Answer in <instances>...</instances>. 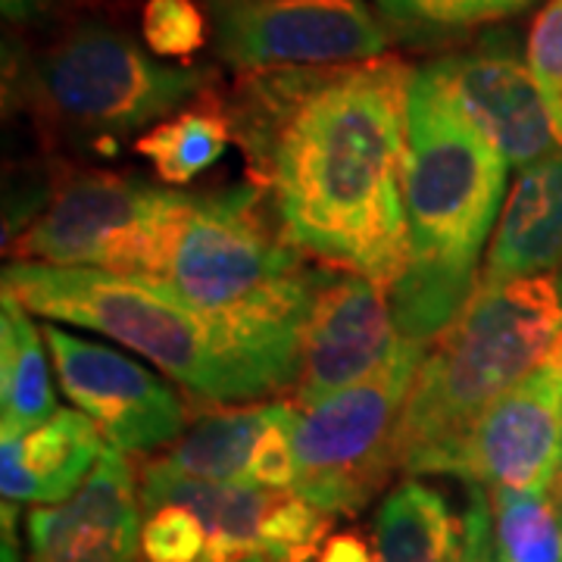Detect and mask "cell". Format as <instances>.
Wrapping results in <instances>:
<instances>
[{"mask_svg": "<svg viewBox=\"0 0 562 562\" xmlns=\"http://www.w3.org/2000/svg\"><path fill=\"white\" fill-rule=\"evenodd\" d=\"M3 294L44 319L101 331L201 401H254L284 391L241 338L157 284L88 266L16 260L3 269Z\"/></svg>", "mask_w": 562, "mask_h": 562, "instance_id": "5", "label": "cell"}, {"mask_svg": "<svg viewBox=\"0 0 562 562\" xmlns=\"http://www.w3.org/2000/svg\"><path fill=\"white\" fill-rule=\"evenodd\" d=\"M372 562H494L487 491L472 484V503L457 516L435 487L403 482L375 516Z\"/></svg>", "mask_w": 562, "mask_h": 562, "instance_id": "15", "label": "cell"}, {"mask_svg": "<svg viewBox=\"0 0 562 562\" xmlns=\"http://www.w3.org/2000/svg\"><path fill=\"white\" fill-rule=\"evenodd\" d=\"M206 528L184 506H160L140 525V557L147 562H201Z\"/></svg>", "mask_w": 562, "mask_h": 562, "instance_id": "27", "label": "cell"}, {"mask_svg": "<svg viewBox=\"0 0 562 562\" xmlns=\"http://www.w3.org/2000/svg\"><path fill=\"white\" fill-rule=\"evenodd\" d=\"M288 409H291L288 403H269V406H244V409L203 416L181 435L179 443L169 450V457L157 462L172 472L206 479V482H244L266 428L276 425Z\"/></svg>", "mask_w": 562, "mask_h": 562, "instance_id": "20", "label": "cell"}, {"mask_svg": "<svg viewBox=\"0 0 562 562\" xmlns=\"http://www.w3.org/2000/svg\"><path fill=\"white\" fill-rule=\"evenodd\" d=\"M550 497H553V503H557V509H560V522H562V472L557 475V482L550 484V491H547Z\"/></svg>", "mask_w": 562, "mask_h": 562, "instance_id": "32", "label": "cell"}, {"mask_svg": "<svg viewBox=\"0 0 562 562\" xmlns=\"http://www.w3.org/2000/svg\"><path fill=\"white\" fill-rule=\"evenodd\" d=\"M228 66L322 69L379 60L387 32L362 0H203Z\"/></svg>", "mask_w": 562, "mask_h": 562, "instance_id": "9", "label": "cell"}, {"mask_svg": "<svg viewBox=\"0 0 562 562\" xmlns=\"http://www.w3.org/2000/svg\"><path fill=\"white\" fill-rule=\"evenodd\" d=\"M328 528V513L294 491H281L260 525V562H310L322 550Z\"/></svg>", "mask_w": 562, "mask_h": 562, "instance_id": "23", "label": "cell"}, {"mask_svg": "<svg viewBox=\"0 0 562 562\" xmlns=\"http://www.w3.org/2000/svg\"><path fill=\"white\" fill-rule=\"evenodd\" d=\"M425 360V344L406 341L375 375L297 409L291 422V491L328 516H353L397 469V425Z\"/></svg>", "mask_w": 562, "mask_h": 562, "instance_id": "6", "label": "cell"}, {"mask_svg": "<svg viewBox=\"0 0 562 562\" xmlns=\"http://www.w3.org/2000/svg\"><path fill=\"white\" fill-rule=\"evenodd\" d=\"M232 135L235 125L228 113L216 106H194L140 135L135 150L144 160H150L162 181L188 184L222 160V154L232 144Z\"/></svg>", "mask_w": 562, "mask_h": 562, "instance_id": "21", "label": "cell"}, {"mask_svg": "<svg viewBox=\"0 0 562 562\" xmlns=\"http://www.w3.org/2000/svg\"><path fill=\"white\" fill-rule=\"evenodd\" d=\"M191 206L188 194L147 181L88 172L69 181L20 235V260L88 266L125 279L154 281Z\"/></svg>", "mask_w": 562, "mask_h": 562, "instance_id": "7", "label": "cell"}, {"mask_svg": "<svg viewBox=\"0 0 562 562\" xmlns=\"http://www.w3.org/2000/svg\"><path fill=\"white\" fill-rule=\"evenodd\" d=\"M375 3L387 20L406 32L441 35V32H460L482 22L516 16L535 0H375Z\"/></svg>", "mask_w": 562, "mask_h": 562, "instance_id": "24", "label": "cell"}, {"mask_svg": "<svg viewBox=\"0 0 562 562\" xmlns=\"http://www.w3.org/2000/svg\"><path fill=\"white\" fill-rule=\"evenodd\" d=\"M0 7L7 22H35L54 7V0H0Z\"/></svg>", "mask_w": 562, "mask_h": 562, "instance_id": "30", "label": "cell"}, {"mask_svg": "<svg viewBox=\"0 0 562 562\" xmlns=\"http://www.w3.org/2000/svg\"><path fill=\"white\" fill-rule=\"evenodd\" d=\"M562 472V379L538 366L465 431L457 472L487 491L547 494Z\"/></svg>", "mask_w": 562, "mask_h": 562, "instance_id": "13", "label": "cell"}, {"mask_svg": "<svg viewBox=\"0 0 562 562\" xmlns=\"http://www.w3.org/2000/svg\"><path fill=\"white\" fill-rule=\"evenodd\" d=\"M506 166L501 150L419 69L409 88L403 172L409 260L387 291L406 341H435L472 297Z\"/></svg>", "mask_w": 562, "mask_h": 562, "instance_id": "2", "label": "cell"}, {"mask_svg": "<svg viewBox=\"0 0 562 562\" xmlns=\"http://www.w3.org/2000/svg\"><path fill=\"white\" fill-rule=\"evenodd\" d=\"M297 416V406H291L276 425L266 428V435L254 450V460L244 482L269 487V491H291L294 484V443H291V422Z\"/></svg>", "mask_w": 562, "mask_h": 562, "instance_id": "28", "label": "cell"}, {"mask_svg": "<svg viewBox=\"0 0 562 562\" xmlns=\"http://www.w3.org/2000/svg\"><path fill=\"white\" fill-rule=\"evenodd\" d=\"M140 32L157 57L184 60L206 44V16L194 0H147Z\"/></svg>", "mask_w": 562, "mask_h": 562, "instance_id": "26", "label": "cell"}, {"mask_svg": "<svg viewBox=\"0 0 562 562\" xmlns=\"http://www.w3.org/2000/svg\"><path fill=\"white\" fill-rule=\"evenodd\" d=\"M138 509L132 465L120 447L106 443L69 501L29 516L32 562H138Z\"/></svg>", "mask_w": 562, "mask_h": 562, "instance_id": "14", "label": "cell"}, {"mask_svg": "<svg viewBox=\"0 0 562 562\" xmlns=\"http://www.w3.org/2000/svg\"><path fill=\"white\" fill-rule=\"evenodd\" d=\"M63 394L79 406L122 453L154 450L184 431V406L147 366L113 347L85 341L60 325H44Z\"/></svg>", "mask_w": 562, "mask_h": 562, "instance_id": "10", "label": "cell"}, {"mask_svg": "<svg viewBox=\"0 0 562 562\" xmlns=\"http://www.w3.org/2000/svg\"><path fill=\"white\" fill-rule=\"evenodd\" d=\"M425 72L509 166L525 169L560 150L516 35H487L465 54L428 63Z\"/></svg>", "mask_w": 562, "mask_h": 562, "instance_id": "12", "label": "cell"}, {"mask_svg": "<svg viewBox=\"0 0 562 562\" xmlns=\"http://www.w3.org/2000/svg\"><path fill=\"white\" fill-rule=\"evenodd\" d=\"M413 79L397 57L276 69L244 88L232 116L284 238L384 291L409 260L403 172Z\"/></svg>", "mask_w": 562, "mask_h": 562, "instance_id": "1", "label": "cell"}, {"mask_svg": "<svg viewBox=\"0 0 562 562\" xmlns=\"http://www.w3.org/2000/svg\"><path fill=\"white\" fill-rule=\"evenodd\" d=\"M101 428L81 409H60L29 435L0 438L3 503L69 501L101 460Z\"/></svg>", "mask_w": 562, "mask_h": 562, "instance_id": "17", "label": "cell"}, {"mask_svg": "<svg viewBox=\"0 0 562 562\" xmlns=\"http://www.w3.org/2000/svg\"><path fill=\"white\" fill-rule=\"evenodd\" d=\"M406 338L382 284L357 272L322 269L313 313L303 338L297 409H313L401 353Z\"/></svg>", "mask_w": 562, "mask_h": 562, "instance_id": "11", "label": "cell"}, {"mask_svg": "<svg viewBox=\"0 0 562 562\" xmlns=\"http://www.w3.org/2000/svg\"><path fill=\"white\" fill-rule=\"evenodd\" d=\"M541 366H547V369H553L557 375L562 379V335L557 338V344L550 347V353H547V360L541 362Z\"/></svg>", "mask_w": 562, "mask_h": 562, "instance_id": "31", "label": "cell"}, {"mask_svg": "<svg viewBox=\"0 0 562 562\" xmlns=\"http://www.w3.org/2000/svg\"><path fill=\"white\" fill-rule=\"evenodd\" d=\"M525 60L562 147V0H550L538 13Z\"/></svg>", "mask_w": 562, "mask_h": 562, "instance_id": "25", "label": "cell"}, {"mask_svg": "<svg viewBox=\"0 0 562 562\" xmlns=\"http://www.w3.org/2000/svg\"><path fill=\"white\" fill-rule=\"evenodd\" d=\"M562 335V269L479 279L462 313L435 338L397 425V469L453 475L472 422L528 379Z\"/></svg>", "mask_w": 562, "mask_h": 562, "instance_id": "4", "label": "cell"}, {"mask_svg": "<svg viewBox=\"0 0 562 562\" xmlns=\"http://www.w3.org/2000/svg\"><path fill=\"white\" fill-rule=\"evenodd\" d=\"M260 198V188L191 198L160 276L147 284L220 322L288 387L301 379L322 269H310L284 232L262 222Z\"/></svg>", "mask_w": 562, "mask_h": 562, "instance_id": "3", "label": "cell"}, {"mask_svg": "<svg viewBox=\"0 0 562 562\" xmlns=\"http://www.w3.org/2000/svg\"><path fill=\"white\" fill-rule=\"evenodd\" d=\"M494 562H562L560 509L550 494L487 491Z\"/></svg>", "mask_w": 562, "mask_h": 562, "instance_id": "22", "label": "cell"}, {"mask_svg": "<svg viewBox=\"0 0 562 562\" xmlns=\"http://www.w3.org/2000/svg\"><path fill=\"white\" fill-rule=\"evenodd\" d=\"M50 369L38 328L25 306L3 294L0 301V438L29 435L57 416Z\"/></svg>", "mask_w": 562, "mask_h": 562, "instance_id": "19", "label": "cell"}, {"mask_svg": "<svg viewBox=\"0 0 562 562\" xmlns=\"http://www.w3.org/2000/svg\"><path fill=\"white\" fill-rule=\"evenodd\" d=\"M201 88L198 69L157 63L103 25H81L38 63L44 103L69 125L101 135H125L162 120Z\"/></svg>", "mask_w": 562, "mask_h": 562, "instance_id": "8", "label": "cell"}, {"mask_svg": "<svg viewBox=\"0 0 562 562\" xmlns=\"http://www.w3.org/2000/svg\"><path fill=\"white\" fill-rule=\"evenodd\" d=\"M562 269V147L525 166L506 198L484 279H519Z\"/></svg>", "mask_w": 562, "mask_h": 562, "instance_id": "18", "label": "cell"}, {"mask_svg": "<svg viewBox=\"0 0 562 562\" xmlns=\"http://www.w3.org/2000/svg\"><path fill=\"white\" fill-rule=\"evenodd\" d=\"M319 562H372V557L357 535H338L322 550Z\"/></svg>", "mask_w": 562, "mask_h": 562, "instance_id": "29", "label": "cell"}, {"mask_svg": "<svg viewBox=\"0 0 562 562\" xmlns=\"http://www.w3.org/2000/svg\"><path fill=\"white\" fill-rule=\"evenodd\" d=\"M281 491L250 482H206L181 475L162 462H147L140 472V509L184 506L206 528L201 562H260V525Z\"/></svg>", "mask_w": 562, "mask_h": 562, "instance_id": "16", "label": "cell"}]
</instances>
